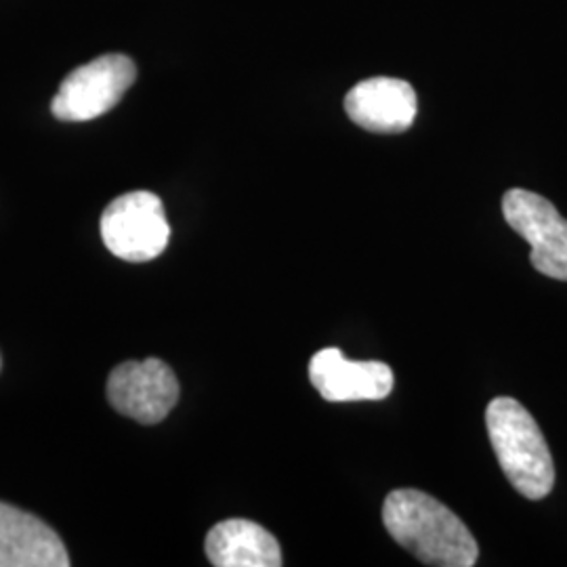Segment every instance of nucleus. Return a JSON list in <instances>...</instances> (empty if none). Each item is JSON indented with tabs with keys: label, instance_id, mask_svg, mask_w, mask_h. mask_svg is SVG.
<instances>
[{
	"label": "nucleus",
	"instance_id": "obj_8",
	"mask_svg": "<svg viewBox=\"0 0 567 567\" xmlns=\"http://www.w3.org/2000/svg\"><path fill=\"white\" fill-rule=\"evenodd\" d=\"M344 112L370 133L398 135L408 131L419 114V100L410 82L377 76L358 82L344 97Z\"/></svg>",
	"mask_w": 567,
	"mask_h": 567
},
{
	"label": "nucleus",
	"instance_id": "obj_3",
	"mask_svg": "<svg viewBox=\"0 0 567 567\" xmlns=\"http://www.w3.org/2000/svg\"><path fill=\"white\" fill-rule=\"evenodd\" d=\"M102 238L122 261L145 264L161 257L171 240L163 200L152 192H131L116 198L103 213Z\"/></svg>",
	"mask_w": 567,
	"mask_h": 567
},
{
	"label": "nucleus",
	"instance_id": "obj_5",
	"mask_svg": "<svg viewBox=\"0 0 567 567\" xmlns=\"http://www.w3.org/2000/svg\"><path fill=\"white\" fill-rule=\"evenodd\" d=\"M505 221L529 246V261L543 276L567 282V219L547 198L522 187L508 189L503 198Z\"/></svg>",
	"mask_w": 567,
	"mask_h": 567
},
{
	"label": "nucleus",
	"instance_id": "obj_9",
	"mask_svg": "<svg viewBox=\"0 0 567 567\" xmlns=\"http://www.w3.org/2000/svg\"><path fill=\"white\" fill-rule=\"evenodd\" d=\"M58 532L39 517L0 503V567H68Z\"/></svg>",
	"mask_w": 567,
	"mask_h": 567
},
{
	"label": "nucleus",
	"instance_id": "obj_4",
	"mask_svg": "<svg viewBox=\"0 0 567 567\" xmlns=\"http://www.w3.org/2000/svg\"><path fill=\"white\" fill-rule=\"evenodd\" d=\"M135 79V61L122 53H107L65 76L51 103V112L58 121H95L118 105Z\"/></svg>",
	"mask_w": 567,
	"mask_h": 567
},
{
	"label": "nucleus",
	"instance_id": "obj_10",
	"mask_svg": "<svg viewBox=\"0 0 567 567\" xmlns=\"http://www.w3.org/2000/svg\"><path fill=\"white\" fill-rule=\"evenodd\" d=\"M206 557L217 567L282 566L278 540L265 527L248 519H227L206 536Z\"/></svg>",
	"mask_w": 567,
	"mask_h": 567
},
{
	"label": "nucleus",
	"instance_id": "obj_7",
	"mask_svg": "<svg viewBox=\"0 0 567 567\" xmlns=\"http://www.w3.org/2000/svg\"><path fill=\"white\" fill-rule=\"evenodd\" d=\"M309 381L330 404L379 402L393 389V370L383 362H351L328 347L311 358Z\"/></svg>",
	"mask_w": 567,
	"mask_h": 567
},
{
	"label": "nucleus",
	"instance_id": "obj_1",
	"mask_svg": "<svg viewBox=\"0 0 567 567\" xmlns=\"http://www.w3.org/2000/svg\"><path fill=\"white\" fill-rule=\"evenodd\" d=\"M383 524L389 536L425 566L477 564L480 548L463 519L421 489H393L383 505Z\"/></svg>",
	"mask_w": 567,
	"mask_h": 567
},
{
	"label": "nucleus",
	"instance_id": "obj_6",
	"mask_svg": "<svg viewBox=\"0 0 567 567\" xmlns=\"http://www.w3.org/2000/svg\"><path fill=\"white\" fill-rule=\"evenodd\" d=\"M107 398L122 416L142 425H158L179 400V381L158 358L124 362L110 374Z\"/></svg>",
	"mask_w": 567,
	"mask_h": 567
},
{
	"label": "nucleus",
	"instance_id": "obj_2",
	"mask_svg": "<svg viewBox=\"0 0 567 567\" xmlns=\"http://www.w3.org/2000/svg\"><path fill=\"white\" fill-rule=\"evenodd\" d=\"M487 435L511 486L529 501H543L555 486V465L534 416L513 398L487 404Z\"/></svg>",
	"mask_w": 567,
	"mask_h": 567
},
{
	"label": "nucleus",
	"instance_id": "obj_11",
	"mask_svg": "<svg viewBox=\"0 0 567 567\" xmlns=\"http://www.w3.org/2000/svg\"><path fill=\"white\" fill-rule=\"evenodd\" d=\"M0 365H2V362H0Z\"/></svg>",
	"mask_w": 567,
	"mask_h": 567
}]
</instances>
